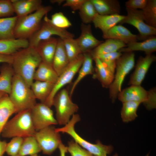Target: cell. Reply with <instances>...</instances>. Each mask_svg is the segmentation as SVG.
<instances>
[{
  "instance_id": "6da1fadb",
  "label": "cell",
  "mask_w": 156,
  "mask_h": 156,
  "mask_svg": "<svg viewBox=\"0 0 156 156\" xmlns=\"http://www.w3.org/2000/svg\"><path fill=\"white\" fill-rule=\"evenodd\" d=\"M12 56L11 64L15 74L20 76L30 87L35 72L42 61L35 47L29 46L18 50Z\"/></svg>"
},
{
  "instance_id": "7a4b0ae2",
  "label": "cell",
  "mask_w": 156,
  "mask_h": 156,
  "mask_svg": "<svg viewBox=\"0 0 156 156\" xmlns=\"http://www.w3.org/2000/svg\"><path fill=\"white\" fill-rule=\"evenodd\" d=\"M36 131L32 120L31 109H28L17 113L8 121L1 134L4 138L19 137L24 138L34 136Z\"/></svg>"
},
{
  "instance_id": "3957f363",
  "label": "cell",
  "mask_w": 156,
  "mask_h": 156,
  "mask_svg": "<svg viewBox=\"0 0 156 156\" xmlns=\"http://www.w3.org/2000/svg\"><path fill=\"white\" fill-rule=\"evenodd\" d=\"M17 113L31 109L36 104V99L30 87L19 75L15 74L11 90L8 95Z\"/></svg>"
},
{
  "instance_id": "277c9868",
  "label": "cell",
  "mask_w": 156,
  "mask_h": 156,
  "mask_svg": "<svg viewBox=\"0 0 156 156\" xmlns=\"http://www.w3.org/2000/svg\"><path fill=\"white\" fill-rule=\"evenodd\" d=\"M80 120L78 114H74L71 120L61 128H55L57 132L66 133L69 135L73 140L80 146L95 156H107L110 154L113 150V147L111 145L103 144L99 140L95 144L90 143L81 138L75 131V124Z\"/></svg>"
},
{
  "instance_id": "5b68a950",
  "label": "cell",
  "mask_w": 156,
  "mask_h": 156,
  "mask_svg": "<svg viewBox=\"0 0 156 156\" xmlns=\"http://www.w3.org/2000/svg\"><path fill=\"white\" fill-rule=\"evenodd\" d=\"M52 8L49 5H42L33 13L18 18L14 29L15 38L28 40L39 29L42 19Z\"/></svg>"
},
{
  "instance_id": "8992f818",
  "label": "cell",
  "mask_w": 156,
  "mask_h": 156,
  "mask_svg": "<svg viewBox=\"0 0 156 156\" xmlns=\"http://www.w3.org/2000/svg\"><path fill=\"white\" fill-rule=\"evenodd\" d=\"M135 57L133 52H125L117 60L116 74L109 87L110 98L113 103L121 91L122 85L126 76L134 66Z\"/></svg>"
},
{
  "instance_id": "52a82bcc",
  "label": "cell",
  "mask_w": 156,
  "mask_h": 156,
  "mask_svg": "<svg viewBox=\"0 0 156 156\" xmlns=\"http://www.w3.org/2000/svg\"><path fill=\"white\" fill-rule=\"evenodd\" d=\"M53 105L56 111V119L58 124L65 125L70 118L78 111L79 107L72 102L70 94L66 89L60 90L55 95Z\"/></svg>"
},
{
  "instance_id": "ba28073f",
  "label": "cell",
  "mask_w": 156,
  "mask_h": 156,
  "mask_svg": "<svg viewBox=\"0 0 156 156\" xmlns=\"http://www.w3.org/2000/svg\"><path fill=\"white\" fill-rule=\"evenodd\" d=\"M83 60V55L81 54L70 62L68 65L59 75L54 84L52 91L44 103L51 107L53 105V99L56 94L65 85L70 83L80 68Z\"/></svg>"
},
{
  "instance_id": "9c48e42d",
  "label": "cell",
  "mask_w": 156,
  "mask_h": 156,
  "mask_svg": "<svg viewBox=\"0 0 156 156\" xmlns=\"http://www.w3.org/2000/svg\"><path fill=\"white\" fill-rule=\"evenodd\" d=\"M39 29L28 39L29 46L35 47L40 41L48 39L53 35L61 38H74V35L66 29L58 28L53 25L46 15Z\"/></svg>"
},
{
  "instance_id": "30bf717a",
  "label": "cell",
  "mask_w": 156,
  "mask_h": 156,
  "mask_svg": "<svg viewBox=\"0 0 156 156\" xmlns=\"http://www.w3.org/2000/svg\"><path fill=\"white\" fill-rule=\"evenodd\" d=\"M127 15L119 23H127L135 27L139 34L138 40L144 41L153 36L156 35V28L150 26L144 21L142 10H133L126 8Z\"/></svg>"
},
{
  "instance_id": "8fae6325",
  "label": "cell",
  "mask_w": 156,
  "mask_h": 156,
  "mask_svg": "<svg viewBox=\"0 0 156 156\" xmlns=\"http://www.w3.org/2000/svg\"><path fill=\"white\" fill-rule=\"evenodd\" d=\"M52 125L36 131L34 136L43 153L51 155L62 143L59 133L56 131Z\"/></svg>"
},
{
  "instance_id": "7c38bea8",
  "label": "cell",
  "mask_w": 156,
  "mask_h": 156,
  "mask_svg": "<svg viewBox=\"0 0 156 156\" xmlns=\"http://www.w3.org/2000/svg\"><path fill=\"white\" fill-rule=\"evenodd\" d=\"M43 103H36L31 109L32 121L36 131L53 125L58 124L53 111Z\"/></svg>"
},
{
  "instance_id": "4fadbf2b",
  "label": "cell",
  "mask_w": 156,
  "mask_h": 156,
  "mask_svg": "<svg viewBox=\"0 0 156 156\" xmlns=\"http://www.w3.org/2000/svg\"><path fill=\"white\" fill-rule=\"evenodd\" d=\"M156 60L155 55L152 54L140 56L137 61L134 71L131 75L129 85H141L151 65Z\"/></svg>"
},
{
  "instance_id": "5bb4252c",
  "label": "cell",
  "mask_w": 156,
  "mask_h": 156,
  "mask_svg": "<svg viewBox=\"0 0 156 156\" xmlns=\"http://www.w3.org/2000/svg\"><path fill=\"white\" fill-rule=\"evenodd\" d=\"M81 29V34L75 40L82 54L89 52L103 42L94 36L90 24L82 23Z\"/></svg>"
},
{
  "instance_id": "9a60e30c",
  "label": "cell",
  "mask_w": 156,
  "mask_h": 156,
  "mask_svg": "<svg viewBox=\"0 0 156 156\" xmlns=\"http://www.w3.org/2000/svg\"><path fill=\"white\" fill-rule=\"evenodd\" d=\"M148 91L141 85H131L119 93L117 98L122 103L134 101L144 104L146 101Z\"/></svg>"
},
{
  "instance_id": "2e32d148",
  "label": "cell",
  "mask_w": 156,
  "mask_h": 156,
  "mask_svg": "<svg viewBox=\"0 0 156 156\" xmlns=\"http://www.w3.org/2000/svg\"><path fill=\"white\" fill-rule=\"evenodd\" d=\"M58 38L51 37L40 42L35 47L42 62L52 66Z\"/></svg>"
},
{
  "instance_id": "e0dca14e",
  "label": "cell",
  "mask_w": 156,
  "mask_h": 156,
  "mask_svg": "<svg viewBox=\"0 0 156 156\" xmlns=\"http://www.w3.org/2000/svg\"><path fill=\"white\" fill-rule=\"evenodd\" d=\"M104 39H113L121 41L127 44L135 41H137V35L132 34L128 29L121 25H116L105 33L103 34Z\"/></svg>"
},
{
  "instance_id": "ac0fdd59",
  "label": "cell",
  "mask_w": 156,
  "mask_h": 156,
  "mask_svg": "<svg viewBox=\"0 0 156 156\" xmlns=\"http://www.w3.org/2000/svg\"><path fill=\"white\" fill-rule=\"evenodd\" d=\"M14 13L18 18L35 12L42 5L41 0H11Z\"/></svg>"
},
{
  "instance_id": "d6986e66",
  "label": "cell",
  "mask_w": 156,
  "mask_h": 156,
  "mask_svg": "<svg viewBox=\"0 0 156 156\" xmlns=\"http://www.w3.org/2000/svg\"><path fill=\"white\" fill-rule=\"evenodd\" d=\"M69 62L63 40L59 38H58L57 43L52 63V66L59 76Z\"/></svg>"
},
{
  "instance_id": "ffe728a7",
  "label": "cell",
  "mask_w": 156,
  "mask_h": 156,
  "mask_svg": "<svg viewBox=\"0 0 156 156\" xmlns=\"http://www.w3.org/2000/svg\"><path fill=\"white\" fill-rule=\"evenodd\" d=\"M141 51L146 55L152 54L156 51V36H153L141 42H133L127 45L125 47L120 49L118 51L122 52H133Z\"/></svg>"
},
{
  "instance_id": "44dd1931",
  "label": "cell",
  "mask_w": 156,
  "mask_h": 156,
  "mask_svg": "<svg viewBox=\"0 0 156 156\" xmlns=\"http://www.w3.org/2000/svg\"><path fill=\"white\" fill-rule=\"evenodd\" d=\"M125 17V16L120 14L101 15L97 14L92 22L94 27L101 29L103 34L111 28L120 23Z\"/></svg>"
},
{
  "instance_id": "7402d4cb",
  "label": "cell",
  "mask_w": 156,
  "mask_h": 156,
  "mask_svg": "<svg viewBox=\"0 0 156 156\" xmlns=\"http://www.w3.org/2000/svg\"><path fill=\"white\" fill-rule=\"evenodd\" d=\"M95 64L94 72L93 75L94 79H97L103 88H109L113 82L114 74L112 73L98 57L93 58Z\"/></svg>"
},
{
  "instance_id": "603a6c76",
  "label": "cell",
  "mask_w": 156,
  "mask_h": 156,
  "mask_svg": "<svg viewBox=\"0 0 156 156\" xmlns=\"http://www.w3.org/2000/svg\"><path fill=\"white\" fill-rule=\"evenodd\" d=\"M126 46L127 44L119 40L107 39L89 53L94 58L101 55L118 51Z\"/></svg>"
},
{
  "instance_id": "cb8c5ba5",
  "label": "cell",
  "mask_w": 156,
  "mask_h": 156,
  "mask_svg": "<svg viewBox=\"0 0 156 156\" xmlns=\"http://www.w3.org/2000/svg\"><path fill=\"white\" fill-rule=\"evenodd\" d=\"M98 14L101 15L120 14V6L117 0H90Z\"/></svg>"
},
{
  "instance_id": "d4e9b609",
  "label": "cell",
  "mask_w": 156,
  "mask_h": 156,
  "mask_svg": "<svg viewBox=\"0 0 156 156\" xmlns=\"http://www.w3.org/2000/svg\"><path fill=\"white\" fill-rule=\"evenodd\" d=\"M58 77L51 65L42 61L35 72L34 80L55 84Z\"/></svg>"
},
{
  "instance_id": "484cf974",
  "label": "cell",
  "mask_w": 156,
  "mask_h": 156,
  "mask_svg": "<svg viewBox=\"0 0 156 156\" xmlns=\"http://www.w3.org/2000/svg\"><path fill=\"white\" fill-rule=\"evenodd\" d=\"M29 46V42L27 39L0 40V53L12 55L18 50Z\"/></svg>"
},
{
  "instance_id": "4316f807",
  "label": "cell",
  "mask_w": 156,
  "mask_h": 156,
  "mask_svg": "<svg viewBox=\"0 0 156 156\" xmlns=\"http://www.w3.org/2000/svg\"><path fill=\"white\" fill-rule=\"evenodd\" d=\"M17 113L8 94H4L0 98V135L9 117Z\"/></svg>"
},
{
  "instance_id": "83f0119b",
  "label": "cell",
  "mask_w": 156,
  "mask_h": 156,
  "mask_svg": "<svg viewBox=\"0 0 156 156\" xmlns=\"http://www.w3.org/2000/svg\"><path fill=\"white\" fill-rule=\"evenodd\" d=\"M83 60L82 64L79 70L78 75L72 86L70 93L71 96L74 90L79 82L86 76L92 75L94 72L93 65V58L90 53L83 54Z\"/></svg>"
},
{
  "instance_id": "f1b7e54d",
  "label": "cell",
  "mask_w": 156,
  "mask_h": 156,
  "mask_svg": "<svg viewBox=\"0 0 156 156\" xmlns=\"http://www.w3.org/2000/svg\"><path fill=\"white\" fill-rule=\"evenodd\" d=\"M15 73L11 64L4 63L0 68V91L10 94Z\"/></svg>"
},
{
  "instance_id": "f546056e",
  "label": "cell",
  "mask_w": 156,
  "mask_h": 156,
  "mask_svg": "<svg viewBox=\"0 0 156 156\" xmlns=\"http://www.w3.org/2000/svg\"><path fill=\"white\" fill-rule=\"evenodd\" d=\"M54 83L35 81L30 88L36 99L44 103L50 94L54 85Z\"/></svg>"
},
{
  "instance_id": "4dcf8cb0",
  "label": "cell",
  "mask_w": 156,
  "mask_h": 156,
  "mask_svg": "<svg viewBox=\"0 0 156 156\" xmlns=\"http://www.w3.org/2000/svg\"><path fill=\"white\" fill-rule=\"evenodd\" d=\"M17 19L16 16L0 18V40L16 39L14 29Z\"/></svg>"
},
{
  "instance_id": "1f68e13d",
  "label": "cell",
  "mask_w": 156,
  "mask_h": 156,
  "mask_svg": "<svg viewBox=\"0 0 156 156\" xmlns=\"http://www.w3.org/2000/svg\"><path fill=\"white\" fill-rule=\"evenodd\" d=\"M41 151V149L34 136L23 138V140L18 154L22 156L37 154Z\"/></svg>"
},
{
  "instance_id": "d6a6232c",
  "label": "cell",
  "mask_w": 156,
  "mask_h": 156,
  "mask_svg": "<svg viewBox=\"0 0 156 156\" xmlns=\"http://www.w3.org/2000/svg\"><path fill=\"white\" fill-rule=\"evenodd\" d=\"M120 112L122 121L128 122L134 120L138 116L137 109L140 103L134 101H128L122 103Z\"/></svg>"
},
{
  "instance_id": "836d02e7",
  "label": "cell",
  "mask_w": 156,
  "mask_h": 156,
  "mask_svg": "<svg viewBox=\"0 0 156 156\" xmlns=\"http://www.w3.org/2000/svg\"><path fill=\"white\" fill-rule=\"evenodd\" d=\"M97 14L90 0H86L79 10V14L82 23L85 24L92 22Z\"/></svg>"
},
{
  "instance_id": "e575fe53",
  "label": "cell",
  "mask_w": 156,
  "mask_h": 156,
  "mask_svg": "<svg viewBox=\"0 0 156 156\" xmlns=\"http://www.w3.org/2000/svg\"><path fill=\"white\" fill-rule=\"evenodd\" d=\"M142 10L145 23L156 28V0H148L146 6Z\"/></svg>"
},
{
  "instance_id": "d590c367",
  "label": "cell",
  "mask_w": 156,
  "mask_h": 156,
  "mask_svg": "<svg viewBox=\"0 0 156 156\" xmlns=\"http://www.w3.org/2000/svg\"><path fill=\"white\" fill-rule=\"evenodd\" d=\"M73 38H62L70 62L82 54L75 39Z\"/></svg>"
},
{
  "instance_id": "8d00e7d4",
  "label": "cell",
  "mask_w": 156,
  "mask_h": 156,
  "mask_svg": "<svg viewBox=\"0 0 156 156\" xmlns=\"http://www.w3.org/2000/svg\"><path fill=\"white\" fill-rule=\"evenodd\" d=\"M122 53L118 51L100 55L97 57L114 74L117 60Z\"/></svg>"
},
{
  "instance_id": "74e56055",
  "label": "cell",
  "mask_w": 156,
  "mask_h": 156,
  "mask_svg": "<svg viewBox=\"0 0 156 156\" xmlns=\"http://www.w3.org/2000/svg\"><path fill=\"white\" fill-rule=\"evenodd\" d=\"M50 20L53 25L59 28L66 29L72 26L70 22L61 12L53 14Z\"/></svg>"
},
{
  "instance_id": "f35d334b",
  "label": "cell",
  "mask_w": 156,
  "mask_h": 156,
  "mask_svg": "<svg viewBox=\"0 0 156 156\" xmlns=\"http://www.w3.org/2000/svg\"><path fill=\"white\" fill-rule=\"evenodd\" d=\"M23 140V138L16 137L12 138L11 141L7 143L5 152L10 156H14L18 153Z\"/></svg>"
},
{
  "instance_id": "ab89813d",
  "label": "cell",
  "mask_w": 156,
  "mask_h": 156,
  "mask_svg": "<svg viewBox=\"0 0 156 156\" xmlns=\"http://www.w3.org/2000/svg\"><path fill=\"white\" fill-rule=\"evenodd\" d=\"M67 151L71 156H95L88 151L82 148L73 140L68 143Z\"/></svg>"
},
{
  "instance_id": "60d3db41",
  "label": "cell",
  "mask_w": 156,
  "mask_h": 156,
  "mask_svg": "<svg viewBox=\"0 0 156 156\" xmlns=\"http://www.w3.org/2000/svg\"><path fill=\"white\" fill-rule=\"evenodd\" d=\"M14 13L11 0H0V18L12 16Z\"/></svg>"
},
{
  "instance_id": "b9f144b4",
  "label": "cell",
  "mask_w": 156,
  "mask_h": 156,
  "mask_svg": "<svg viewBox=\"0 0 156 156\" xmlns=\"http://www.w3.org/2000/svg\"><path fill=\"white\" fill-rule=\"evenodd\" d=\"M146 108L151 110L156 107V89L154 87L148 91L146 101L143 104Z\"/></svg>"
},
{
  "instance_id": "7bdbcfd3",
  "label": "cell",
  "mask_w": 156,
  "mask_h": 156,
  "mask_svg": "<svg viewBox=\"0 0 156 156\" xmlns=\"http://www.w3.org/2000/svg\"><path fill=\"white\" fill-rule=\"evenodd\" d=\"M148 0H129L125 3L126 8L133 10H142L146 6Z\"/></svg>"
},
{
  "instance_id": "ee69618b",
  "label": "cell",
  "mask_w": 156,
  "mask_h": 156,
  "mask_svg": "<svg viewBox=\"0 0 156 156\" xmlns=\"http://www.w3.org/2000/svg\"><path fill=\"white\" fill-rule=\"evenodd\" d=\"M86 0H66L63 5L64 7H69L75 12L79 10Z\"/></svg>"
},
{
  "instance_id": "f6af8a7d",
  "label": "cell",
  "mask_w": 156,
  "mask_h": 156,
  "mask_svg": "<svg viewBox=\"0 0 156 156\" xmlns=\"http://www.w3.org/2000/svg\"><path fill=\"white\" fill-rule=\"evenodd\" d=\"M12 55L0 53V63L12 64Z\"/></svg>"
},
{
  "instance_id": "bcb514c9",
  "label": "cell",
  "mask_w": 156,
  "mask_h": 156,
  "mask_svg": "<svg viewBox=\"0 0 156 156\" xmlns=\"http://www.w3.org/2000/svg\"><path fill=\"white\" fill-rule=\"evenodd\" d=\"M7 143L5 141H1L0 140V156H3L5 152L6 147Z\"/></svg>"
},
{
  "instance_id": "7dc6e473",
  "label": "cell",
  "mask_w": 156,
  "mask_h": 156,
  "mask_svg": "<svg viewBox=\"0 0 156 156\" xmlns=\"http://www.w3.org/2000/svg\"><path fill=\"white\" fill-rule=\"evenodd\" d=\"M58 148L60 151V156H65L66 153L68 152L67 146H65L62 143L60 144Z\"/></svg>"
},
{
  "instance_id": "c3c4849f",
  "label": "cell",
  "mask_w": 156,
  "mask_h": 156,
  "mask_svg": "<svg viewBox=\"0 0 156 156\" xmlns=\"http://www.w3.org/2000/svg\"><path fill=\"white\" fill-rule=\"evenodd\" d=\"M64 0H51L50 1V2L52 3H58L59 4H60L64 2Z\"/></svg>"
},
{
  "instance_id": "681fc988",
  "label": "cell",
  "mask_w": 156,
  "mask_h": 156,
  "mask_svg": "<svg viewBox=\"0 0 156 156\" xmlns=\"http://www.w3.org/2000/svg\"><path fill=\"white\" fill-rule=\"evenodd\" d=\"M5 94V93L4 92L0 91V98Z\"/></svg>"
},
{
  "instance_id": "f907efd6",
  "label": "cell",
  "mask_w": 156,
  "mask_h": 156,
  "mask_svg": "<svg viewBox=\"0 0 156 156\" xmlns=\"http://www.w3.org/2000/svg\"><path fill=\"white\" fill-rule=\"evenodd\" d=\"M149 153L148 154L146 155L145 156H149ZM113 156H118V155L117 153H116L115 154H114V155H113Z\"/></svg>"
},
{
  "instance_id": "816d5d0a",
  "label": "cell",
  "mask_w": 156,
  "mask_h": 156,
  "mask_svg": "<svg viewBox=\"0 0 156 156\" xmlns=\"http://www.w3.org/2000/svg\"><path fill=\"white\" fill-rule=\"evenodd\" d=\"M30 156H38L37 154L34 155Z\"/></svg>"
},
{
  "instance_id": "f5cc1de1",
  "label": "cell",
  "mask_w": 156,
  "mask_h": 156,
  "mask_svg": "<svg viewBox=\"0 0 156 156\" xmlns=\"http://www.w3.org/2000/svg\"><path fill=\"white\" fill-rule=\"evenodd\" d=\"M21 156L19 154H18L15 156Z\"/></svg>"
}]
</instances>
